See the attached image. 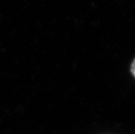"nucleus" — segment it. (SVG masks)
Segmentation results:
<instances>
[{
    "label": "nucleus",
    "instance_id": "1",
    "mask_svg": "<svg viewBox=\"0 0 135 134\" xmlns=\"http://www.w3.org/2000/svg\"><path fill=\"white\" fill-rule=\"evenodd\" d=\"M131 73L133 75V76L135 77V58L134 59V61L132 62V65H131V68H130Z\"/></svg>",
    "mask_w": 135,
    "mask_h": 134
}]
</instances>
